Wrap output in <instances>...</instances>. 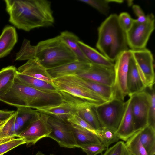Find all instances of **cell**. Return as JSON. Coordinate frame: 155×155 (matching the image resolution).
<instances>
[{"label": "cell", "instance_id": "cell-29", "mask_svg": "<svg viewBox=\"0 0 155 155\" xmlns=\"http://www.w3.org/2000/svg\"><path fill=\"white\" fill-rule=\"evenodd\" d=\"M95 134L107 149L110 145L118 142L119 140L115 132L106 129L96 130Z\"/></svg>", "mask_w": 155, "mask_h": 155}, {"label": "cell", "instance_id": "cell-39", "mask_svg": "<svg viewBox=\"0 0 155 155\" xmlns=\"http://www.w3.org/2000/svg\"><path fill=\"white\" fill-rule=\"evenodd\" d=\"M7 121L0 127V145L13 139L15 138H18V135L6 136L3 135L1 134L2 130Z\"/></svg>", "mask_w": 155, "mask_h": 155}, {"label": "cell", "instance_id": "cell-11", "mask_svg": "<svg viewBox=\"0 0 155 155\" xmlns=\"http://www.w3.org/2000/svg\"><path fill=\"white\" fill-rule=\"evenodd\" d=\"M130 50L143 83L147 88L152 89L155 83V73L154 59L151 52L146 48Z\"/></svg>", "mask_w": 155, "mask_h": 155}, {"label": "cell", "instance_id": "cell-15", "mask_svg": "<svg viewBox=\"0 0 155 155\" xmlns=\"http://www.w3.org/2000/svg\"><path fill=\"white\" fill-rule=\"evenodd\" d=\"M91 65V63L77 60L58 67L48 69L47 70L54 79L68 75L78 74L87 70Z\"/></svg>", "mask_w": 155, "mask_h": 155}, {"label": "cell", "instance_id": "cell-33", "mask_svg": "<svg viewBox=\"0 0 155 155\" xmlns=\"http://www.w3.org/2000/svg\"><path fill=\"white\" fill-rule=\"evenodd\" d=\"M67 122L71 125L79 126L95 134L96 130L76 113L71 115Z\"/></svg>", "mask_w": 155, "mask_h": 155}, {"label": "cell", "instance_id": "cell-38", "mask_svg": "<svg viewBox=\"0 0 155 155\" xmlns=\"http://www.w3.org/2000/svg\"><path fill=\"white\" fill-rule=\"evenodd\" d=\"M149 92L150 104L149 112L148 124L155 128V94L154 88Z\"/></svg>", "mask_w": 155, "mask_h": 155}, {"label": "cell", "instance_id": "cell-9", "mask_svg": "<svg viewBox=\"0 0 155 155\" xmlns=\"http://www.w3.org/2000/svg\"><path fill=\"white\" fill-rule=\"evenodd\" d=\"M132 114L135 132L149 125V92L145 90L130 96Z\"/></svg>", "mask_w": 155, "mask_h": 155}, {"label": "cell", "instance_id": "cell-34", "mask_svg": "<svg viewBox=\"0 0 155 155\" xmlns=\"http://www.w3.org/2000/svg\"><path fill=\"white\" fill-rule=\"evenodd\" d=\"M25 144L23 138H15L0 145V155L4 154L20 145Z\"/></svg>", "mask_w": 155, "mask_h": 155}, {"label": "cell", "instance_id": "cell-13", "mask_svg": "<svg viewBox=\"0 0 155 155\" xmlns=\"http://www.w3.org/2000/svg\"><path fill=\"white\" fill-rule=\"evenodd\" d=\"M64 101L71 104L75 109L76 114L86 121L96 130L101 127L96 114L94 110L95 105L67 93L60 92Z\"/></svg>", "mask_w": 155, "mask_h": 155}, {"label": "cell", "instance_id": "cell-25", "mask_svg": "<svg viewBox=\"0 0 155 155\" xmlns=\"http://www.w3.org/2000/svg\"><path fill=\"white\" fill-rule=\"evenodd\" d=\"M63 41L76 56L79 61L90 63L85 57L78 44L80 40L76 35L73 33L65 31L59 35Z\"/></svg>", "mask_w": 155, "mask_h": 155}, {"label": "cell", "instance_id": "cell-20", "mask_svg": "<svg viewBox=\"0 0 155 155\" xmlns=\"http://www.w3.org/2000/svg\"><path fill=\"white\" fill-rule=\"evenodd\" d=\"M35 110L65 122H67V119L71 115L76 113L73 107L65 101L57 105L40 108Z\"/></svg>", "mask_w": 155, "mask_h": 155}, {"label": "cell", "instance_id": "cell-18", "mask_svg": "<svg viewBox=\"0 0 155 155\" xmlns=\"http://www.w3.org/2000/svg\"><path fill=\"white\" fill-rule=\"evenodd\" d=\"M126 102L124 113L119 127L115 132L119 139L125 141L135 133L133 120L130 97Z\"/></svg>", "mask_w": 155, "mask_h": 155}, {"label": "cell", "instance_id": "cell-37", "mask_svg": "<svg viewBox=\"0 0 155 155\" xmlns=\"http://www.w3.org/2000/svg\"><path fill=\"white\" fill-rule=\"evenodd\" d=\"M87 155H97L101 154L107 149L102 143L94 144L85 145L80 147Z\"/></svg>", "mask_w": 155, "mask_h": 155}, {"label": "cell", "instance_id": "cell-22", "mask_svg": "<svg viewBox=\"0 0 155 155\" xmlns=\"http://www.w3.org/2000/svg\"><path fill=\"white\" fill-rule=\"evenodd\" d=\"M78 44L85 57L91 64L108 67H114V62L94 48L80 40Z\"/></svg>", "mask_w": 155, "mask_h": 155}, {"label": "cell", "instance_id": "cell-1", "mask_svg": "<svg viewBox=\"0 0 155 155\" xmlns=\"http://www.w3.org/2000/svg\"><path fill=\"white\" fill-rule=\"evenodd\" d=\"M9 21L19 29L29 31L52 26L54 22L51 3L46 0H5Z\"/></svg>", "mask_w": 155, "mask_h": 155}, {"label": "cell", "instance_id": "cell-26", "mask_svg": "<svg viewBox=\"0 0 155 155\" xmlns=\"http://www.w3.org/2000/svg\"><path fill=\"white\" fill-rule=\"evenodd\" d=\"M74 135L78 148L91 144H102L97 136L93 133L76 125H71Z\"/></svg>", "mask_w": 155, "mask_h": 155}, {"label": "cell", "instance_id": "cell-32", "mask_svg": "<svg viewBox=\"0 0 155 155\" xmlns=\"http://www.w3.org/2000/svg\"><path fill=\"white\" fill-rule=\"evenodd\" d=\"M102 155H134L129 150L123 141L117 142L108 148Z\"/></svg>", "mask_w": 155, "mask_h": 155}, {"label": "cell", "instance_id": "cell-14", "mask_svg": "<svg viewBox=\"0 0 155 155\" xmlns=\"http://www.w3.org/2000/svg\"><path fill=\"white\" fill-rule=\"evenodd\" d=\"M114 67H108L91 64V66L87 70L76 75L83 79L113 87L115 78Z\"/></svg>", "mask_w": 155, "mask_h": 155}, {"label": "cell", "instance_id": "cell-16", "mask_svg": "<svg viewBox=\"0 0 155 155\" xmlns=\"http://www.w3.org/2000/svg\"><path fill=\"white\" fill-rule=\"evenodd\" d=\"M18 71L26 75L53 83V78L48 73L47 69L36 58L28 60L18 67Z\"/></svg>", "mask_w": 155, "mask_h": 155}, {"label": "cell", "instance_id": "cell-27", "mask_svg": "<svg viewBox=\"0 0 155 155\" xmlns=\"http://www.w3.org/2000/svg\"><path fill=\"white\" fill-rule=\"evenodd\" d=\"M140 138L148 155L155 154V128L148 125L140 130Z\"/></svg>", "mask_w": 155, "mask_h": 155}, {"label": "cell", "instance_id": "cell-35", "mask_svg": "<svg viewBox=\"0 0 155 155\" xmlns=\"http://www.w3.org/2000/svg\"><path fill=\"white\" fill-rule=\"evenodd\" d=\"M134 19L127 13L123 12L118 15V21L121 28L125 32H127L132 27Z\"/></svg>", "mask_w": 155, "mask_h": 155}, {"label": "cell", "instance_id": "cell-4", "mask_svg": "<svg viewBox=\"0 0 155 155\" xmlns=\"http://www.w3.org/2000/svg\"><path fill=\"white\" fill-rule=\"evenodd\" d=\"M98 32L96 47L111 61L114 62L121 53L129 50L126 32L120 26L117 14L107 18L99 27Z\"/></svg>", "mask_w": 155, "mask_h": 155}, {"label": "cell", "instance_id": "cell-30", "mask_svg": "<svg viewBox=\"0 0 155 155\" xmlns=\"http://www.w3.org/2000/svg\"><path fill=\"white\" fill-rule=\"evenodd\" d=\"M35 110L24 107L17 108L16 111L15 122L18 124L21 129L27 122H29L35 113Z\"/></svg>", "mask_w": 155, "mask_h": 155}, {"label": "cell", "instance_id": "cell-17", "mask_svg": "<svg viewBox=\"0 0 155 155\" xmlns=\"http://www.w3.org/2000/svg\"><path fill=\"white\" fill-rule=\"evenodd\" d=\"M127 86L129 96L144 91L147 88L141 79L131 53L127 75Z\"/></svg>", "mask_w": 155, "mask_h": 155}, {"label": "cell", "instance_id": "cell-24", "mask_svg": "<svg viewBox=\"0 0 155 155\" xmlns=\"http://www.w3.org/2000/svg\"><path fill=\"white\" fill-rule=\"evenodd\" d=\"M17 71L14 66L4 68L0 71V96L5 94L12 88Z\"/></svg>", "mask_w": 155, "mask_h": 155}, {"label": "cell", "instance_id": "cell-44", "mask_svg": "<svg viewBox=\"0 0 155 155\" xmlns=\"http://www.w3.org/2000/svg\"><path fill=\"white\" fill-rule=\"evenodd\" d=\"M3 121H4V120L2 121V120H0V124L1 123H2Z\"/></svg>", "mask_w": 155, "mask_h": 155}, {"label": "cell", "instance_id": "cell-43", "mask_svg": "<svg viewBox=\"0 0 155 155\" xmlns=\"http://www.w3.org/2000/svg\"><path fill=\"white\" fill-rule=\"evenodd\" d=\"M35 155H45L41 151H38Z\"/></svg>", "mask_w": 155, "mask_h": 155}, {"label": "cell", "instance_id": "cell-5", "mask_svg": "<svg viewBox=\"0 0 155 155\" xmlns=\"http://www.w3.org/2000/svg\"><path fill=\"white\" fill-rule=\"evenodd\" d=\"M126 102L115 97L94 107L101 129L115 132L120 124L125 109Z\"/></svg>", "mask_w": 155, "mask_h": 155}, {"label": "cell", "instance_id": "cell-6", "mask_svg": "<svg viewBox=\"0 0 155 155\" xmlns=\"http://www.w3.org/2000/svg\"><path fill=\"white\" fill-rule=\"evenodd\" d=\"M53 83L58 91L97 106L107 101L85 86L74 81L68 76L54 79Z\"/></svg>", "mask_w": 155, "mask_h": 155}, {"label": "cell", "instance_id": "cell-46", "mask_svg": "<svg viewBox=\"0 0 155 155\" xmlns=\"http://www.w3.org/2000/svg\"></svg>", "mask_w": 155, "mask_h": 155}, {"label": "cell", "instance_id": "cell-31", "mask_svg": "<svg viewBox=\"0 0 155 155\" xmlns=\"http://www.w3.org/2000/svg\"><path fill=\"white\" fill-rule=\"evenodd\" d=\"M79 1L88 5L104 15H107L109 12L110 0H80Z\"/></svg>", "mask_w": 155, "mask_h": 155}, {"label": "cell", "instance_id": "cell-42", "mask_svg": "<svg viewBox=\"0 0 155 155\" xmlns=\"http://www.w3.org/2000/svg\"><path fill=\"white\" fill-rule=\"evenodd\" d=\"M147 19V15H145L137 17V19H134L135 21L138 23H143L145 22Z\"/></svg>", "mask_w": 155, "mask_h": 155}, {"label": "cell", "instance_id": "cell-45", "mask_svg": "<svg viewBox=\"0 0 155 155\" xmlns=\"http://www.w3.org/2000/svg\"><path fill=\"white\" fill-rule=\"evenodd\" d=\"M50 155H54L53 154H50Z\"/></svg>", "mask_w": 155, "mask_h": 155}, {"label": "cell", "instance_id": "cell-21", "mask_svg": "<svg viewBox=\"0 0 155 155\" xmlns=\"http://www.w3.org/2000/svg\"><path fill=\"white\" fill-rule=\"evenodd\" d=\"M15 79L23 84L44 92L53 93L58 91L53 83L22 74L18 71Z\"/></svg>", "mask_w": 155, "mask_h": 155}, {"label": "cell", "instance_id": "cell-23", "mask_svg": "<svg viewBox=\"0 0 155 155\" xmlns=\"http://www.w3.org/2000/svg\"><path fill=\"white\" fill-rule=\"evenodd\" d=\"M17 41L15 28L11 26L5 27L0 36V58L9 54Z\"/></svg>", "mask_w": 155, "mask_h": 155}, {"label": "cell", "instance_id": "cell-12", "mask_svg": "<svg viewBox=\"0 0 155 155\" xmlns=\"http://www.w3.org/2000/svg\"><path fill=\"white\" fill-rule=\"evenodd\" d=\"M48 121L52 130L48 137L54 140L61 147L79 148L71 125L50 116Z\"/></svg>", "mask_w": 155, "mask_h": 155}, {"label": "cell", "instance_id": "cell-8", "mask_svg": "<svg viewBox=\"0 0 155 155\" xmlns=\"http://www.w3.org/2000/svg\"><path fill=\"white\" fill-rule=\"evenodd\" d=\"M146 21L138 23L134 19L130 28L126 32L127 42L130 50L146 48L150 37L155 28V17L153 13L147 15Z\"/></svg>", "mask_w": 155, "mask_h": 155}, {"label": "cell", "instance_id": "cell-3", "mask_svg": "<svg viewBox=\"0 0 155 155\" xmlns=\"http://www.w3.org/2000/svg\"><path fill=\"white\" fill-rule=\"evenodd\" d=\"M59 91L53 93L44 92L25 85L15 78L11 90L0 96V101L11 106L36 110L58 105L64 101Z\"/></svg>", "mask_w": 155, "mask_h": 155}, {"label": "cell", "instance_id": "cell-41", "mask_svg": "<svg viewBox=\"0 0 155 155\" xmlns=\"http://www.w3.org/2000/svg\"><path fill=\"white\" fill-rule=\"evenodd\" d=\"M134 12L138 17L145 15L141 8L137 5H134L132 7Z\"/></svg>", "mask_w": 155, "mask_h": 155}, {"label": "cell", "instance_id": "cell-40", "mask_svg": "<svg viewBox=\"0 0 155 155\" xmlns=\"http://www.w3.org/2000/svg\"><path fill=\"white\" fill-rule=\"evenodd\" d=\"M15 112L14 110H0V120L3 121L8 119Z\"/></svg>", "mask_w": 155, "mask_h": 155}, {"label": "cell", "instance_id": "cell-19", "mask_svg": "<svg viewBox=\"0 0 155 155\" xmlns=\"http://www.w3.org/2000/svg\"><path fill=\"white\" fill-rule=\"evenodd\" d=\"M68 76L74 81L89 88L107 101L115 97V93L113 87L83 79L76 75Z\"/></svg>", "mask_w": 155, "mask_h": 155}, {"label": "cell", "instance_id": "cell-2", "mask_svg": "<svg viewBox=\"0 0 155 155\" xmlns=\"http://www.w3.org/2000/svg\"><path fill=\"white\" fill-rule=\"evenodd\" d=\"M37 59L47 69L78 60L60 35L39 42L35 46L24 39L15 60Z\"/></svg>", "mask_w": 155, "mask_h": 155}, {"label": "cell", "instance_id": "cell-28", "mask_svg": "<svg viewBox=\"0 0 155 155\" xmlns=\"http://www.w3.org/2000/svg\"><path fill=\"white\" fill-rule=\"evenodd\" d=\"M140 130L136 132L126 141L125 144L134 155H148L140 138Z\"/></svg>", "mask_w": 155, "mask_h": 155}, {"label": "cell", "instance_id": "cell-7", "mask_svg": "<svg viewBox=\"0 0 155 155\" xmlns=\"http://www.w3.org/2000/svg\"><path fill=\"white\" fill-rule=\"evenodd\" d=\"M50 116L35 111L27 127L18 133V138L24 139L27 147L34 145L43 138L48 137L51 132V128L48 121Z\"/></svg>", "mask_w": 155, "mask_h": 155}, {"label": "cell", "instance_id": "cell-36", "mask_svg": "<svg viewBox=\"0 0 155 155\" xmlns=\"http://www.w3.org/2000/svg\"><path fill=\"white\" fill-rule=\"evenodd\" d=\"M16 113H15L8 120L1 130V134L6 136L17 135L15 130V124Z\"/></svg>", "mask_w": 155, "mask_h": 155}, {"label": "cell", "instance_id": "cell-10", "mask_svg": "<svg viewBox=\"0 0 155 155\" xmlns=\"http://www.w3.org/2000/svg\"><path fill=\"white\" fill-rule=\"evenodd\" d=\"M131 55L130 49L124 51L118 56L114 62L115 78L113 88L115 97L123 101L128 95L127 78Z\"/></svg>", "mask_w": 155, "mask_h": 155}]
</instances>
